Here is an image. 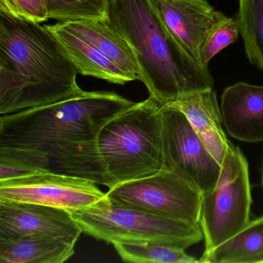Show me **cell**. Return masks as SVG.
<instances>
[{
	"instance_id": "1",
	"label": "cell",
	"mask_w": 263,
	"mask_h": 263,
	"mask_svg": "<svg viewBox=\"0 0 263 263\" xmlns=\"http://www.w3.org/2000/svg\"><path fill=\"white\" fill-rule=\"evenodd\" d=\"M135 103L115 92L84 91L0 118V154L33 167L110 187L100 154L103 127Z\"/></svg>"
},
{
	"instance_id": "2",
	"label": "cell",
	"mask_w": 263,
	"mask_h": 263,
	"mask_svg": "<svg viewBox=\"0 0 263 263\" xmlns=\"http://www.w3.org/2000/svg\"><path fill=\"white\" fill-rule=\"evenodd\" d=\"M78 72L46 26L0 12V115L58 102L82 89Z\"/></svg>"
},
{
	"instance_id": "3",
	"label": "cell",
	"mask_w": 263,
	"mask_h": 263,
	"mask_svg": "<svg viewBox=\"0 0 263 263\" xmlns=\"http://www.w3.org/2000/svg\"><path fill=\"white\" fill-rule=\"evenodd\" d=\"M107 20L130 44L141 81L149 97L160 104L213 88L209 69L178 44L164 24L155 0H109Z\"/></svg>"
},
{
	"instance_id": "4",
	"label": "cell",
	"mask_w": 263,
	"mask_h": 263,
	"mask_svg": "<svg viewBox=\"0 0 263 263\" xmlns=\"http://www.w3.org/2000/svg\"><path fill=\"white\" fill-rule=\"evenodd\" d=\"M162 105L149 97L103 127L98 146L109 189L162 170Z\"/></svg>"
},
{
	"instance_id": "5",
	"label": "cell",
	"mask_w": 263,
	"mask_h": 263,
	"mask_svg": "<svg viewBox=\"0 0 263 263\" xmlns=\"http://www.w3.org/2000/svg\"><path fill=\"white\" fill-rule=\"evenodd\" d=\"M82 232L107 243L153 241L186 249L204 238L200 224H191L110 201L106 207L70 212Z\"/></svg>"
},
{
	"instance_id": "6",
	"label": "cell",
	"mask_w": 263,
	"mask_h": 263,
	"mask_svg": "<svg viewBox=\"0 0 263 263\" xmlns=\"http://www.w3.org/2000/svg\"><path fill=\"white\" fill-rule=\"evenodd\" d=\"M251 205L249 164L241 150L232 144L216 184L201 195L199 224L204 239L203 254L209 253L247 226Z\"/></svg>"
},
{
	"instance_id": "7",
	"label": "cell",
	"mask_w": 263,
	"mask_h": 263,
	"mask_svg": "<svg viewBox=\"0 0 263 263\" xmlns=\"http://www.w3.org/2000/svg\"><path fill=\"white\" fill-rule=\"evenodd\" d=\"M112 203L160 216L199 224L201 193L172 171L115 185L107 193Z\"/></svg>"
},
{
	"instance_id": "8",
	"label": "cell",
	"mask_w": 263,
	"mask_h": 263,
	"mask_svg": "<svg viewBox=\"0 0 263 263\" xmlns=\"http://www.w3.org/2000/svg\"><path fill=\"white\" fill-rule=\"evenodd\" d=\"M163 169L172 171L201 195L215 187L221 165L212 156L185 115L162 105Z\"/></svg>"
},
{
	"instance_id": "9",
	"label": "cell",
	"mask_w": 263,
	"mask_h": 263,
	"mask_svg": "<svg viewBox=\"0 0 263 263\" xmlns=\"http://www.w3.org/2000/svg\"><path fill=\"white\" fill-rule=\"evenodd\" d=\"M85 178L41 170L0 181V201L33 203L72 211L110 204L107 193Z\"/></svg>"
},
{
	"instance_id": "10",
	"label": "cell",
	"mask_w": 263,
	"mask_h": 263,
	"mask_svg": "<svg viewBox=\"0 0 263 263\" xmlns=\"http://www.w3.org/2000/svg\"><path fill=\"white\" fill-rule=\"evenodd\" d=\"M82 230L65 209L33 203L0 201V240L48 235L78 241Z\"/></svg>"
},
{
	"instance_id": "11",
	"label": "cell",
	"mask_w": 263,
	"mask_h": 263,
	"mask_svg": "<svg viewBox=\"0 0 263 263\" xmlns=\"http://www.w3.org/2000/svg\"><path fill=\"white\" fill-rule=\"evenodd\" d=\"M155 1L169 31L181 47L201 65V50L209 34L227 16L215 10L207 0Z\"/></svg>"
},
{
	"instance_id": "12",
	"label": "cell",
	"mask_w": 263,
	"mask_h": 263,
	"mask_svg": "<svg viewBox=\"0 0 263 263\" xmlns=\"http://www.w3.org/2000/svg\"><path fill=\"white\" fill-rule=\"evenodd\" d=\"M221 118L230 136L244 142H263V86L238 82L221 95Z\"/></svg>"
},
{
	"instance_id": "13",
	"label": "cell",
	"mask_w": 263,
	"mask_h": 263,
	"mask_svg": "<svg viewBox=\"0 0 263 263\" xmlns=\"http://www.w3.org/2000/svg\"><path fill=\"white\" fill-rule=\"evenodd\" d=\"M164 105L175 107L185 115L208 150L221 165L232 142L223 130L221 110L215 90L194 92Z\"/></svg>"
},
{
	"instance_id": "14",
	"label": "cell",
	"mask_w": 263,
	"mask_h": 263,
	"mask_svg": "<svg viewBox=\"0 0 263 263\" xmlns=\"http://www.w3.org/2000/svg\"><path fill=\"white\" fill-rule=\"evenodd\" d=\"M64 23L72 33L93 46L118 66L132 81H141V72L133 50L121 33L110 25L108 20Z\"/></svg>"
},
{
	"instance_id": "15",
	"label": "cell",
	"mask_w": 263,
	"mask_h": 263,
	"mask_svg": "<svg viewBox=\"0 0 263 263\" xmlns=\"http://www.w3.org/2000/svg\"><path fill=\"white\" fill-rule=\"evenodd\" d=\"M46 27L58 38L78 73L119 85L132 82L118 66L93 46L72 33L64 22Z\"/></svg>"
},
{
	"instance_id": "16",
	"label": "cell",
	"mask_w": 263,
	"mask_h": 263,
	"mask_svg": "<svg viewBox=\"0 0 263 263\" xmlns=\"http://www.w3.org/2000/svg\"><path fill=\"white\" fill-rule=\"evenodd\" d=\"M77 241L48 235L0 240L1 263H62L74 254Z\"/></svg>"
},
{
	"instance_id": "17",
	"label": "cell",
	"mask_w": 263,
	"mask_h": 263,
	"mask_svg": "<svg viewBox=\"0 0 263 263\" xmlns=\"http://www.w3.org/2000/svg\"><path fill=\"white\" fill-rule=\"evenodd\" d=\"M199 262L263 263V215L207 254Z\"/></svg>"
},
{
	"instance_id": "18",
	"label": "cell",
	"mask_w": 263,
	"mask_h": 263,
	"mask_svg": "<svg viewBox=\"0 0 263 263\" xmlns=\"http://www.w3.org/2000/svg\"><path fill=\"white\" fill-rule=\"evenodd\" d=\"M235 20L248 60L263 71V0H238Z\"/></svg>"
},
{
	"instance_id": "19",
	"label": "cell",
	"mask_w": 263,
	"mask_h": 263,
	"mask_svg": "<svg viewBox=\"0 0 263 263\" xmlns=\"http://www.w3.org/2000/svg\"><path fill=\"white\" fill-rule=\"evenodd\" d=\"M121 259L135 263H194L199 260L185 249L153 241H118L112 244Z\"/></svg>"
},
{
	"instance_id": "20",
	"label": "cell",
	"mask_w": 263,
	"mask_h": 263,
	"mask_svg": "<svg viewBox=\"0 0 263 263\" xmlns=\"http://www.w3.org/2000/svg\"><path fill=\"white\" fill-rule=\"evenodd\" d=\"M49 17L58 22L107 19L109 0H46Z\"/></svg>"
},
{
	"instance_id": "21",
	"label": "cell",
	"mask_w": 263,
	"mask_h": 263,
	"mask_svg": "<svg viewBox=\"0 0 263 263\" xmlns=\"http://www.w3.org/2000/svg\"><path fill=\"white\" fill-rule=\"evenodd\" d=\"M239 27L236 20L229 17L221 21L211 32L201 50L200 64L209 69L211 60L228 46L238 41Z\"/></svg>"
},
{
	"instance_id": "22",
	"label": "cell",
	"mask_w": 263,
	"mask_h": 263,
	"mask_svg": "<svg viewBox=\"0 0 263 263\" xmlns=\"http://www.w3.org/2000/svg\"><path fill=\"white\" fill-rule=\"evenodd\" d=\"M0 12L36 24L50 20L46 0H0Z\"/></svg>"
},
{
	"instance_id": "23",
	"label": "cell",
	"mask_w": 263,
	"mask_h": 263,
	"mask_svg": "<svg viewBox=\"0 0 263 263\" xmlns=\"http://www.w3.org/2000/svg\"><path fill=\"white\" fill-rule=\"evenodd\" d=\"M41 170L16 157L0 154V181L27 176Z\"/></svg>"
},
{
	"instance_id": "24",
	"label": "cell",
	"mask_w": 263,
	"mask_h": 263,
	"mask_svg": "<svg viewBox=\"0 0 263 263\" xmlns=\"http://www.w3.org/2000/svg\"><path fill=\"white\" fill-rule=\"evenodd\" d=\"M261 186H262L263 189V166H262V169H261Z\"/></svg>"
}]
</instances>
